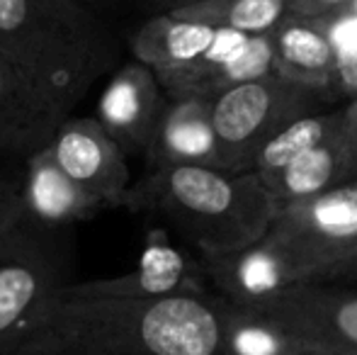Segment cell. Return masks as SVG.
Segmentation results:
<instances>
[{"label": "cell", "mask_w": 357, "mask_h": 355, "mask_svg": "<svg viewBox=\"0 0 357 355\" xmlns=\"http://www.w3.org/2000/svg\"><path fill=\"white\" fill-rule=\"evenodd\" d=\"M22 180L24 163L0 161V234L22 214Z\"/></svg>", "instance_id": "cell-20"}, {"label": "cell", "mask_w": 357, "mask_h": 355, "mask_svg": "<svg viewBox=\"0 0 357 355\" xmlns=\"http://www.w3.org/2000/svg\"><path fill=\"white\" fill-rule=\"evenodd\" d=\"M275 105L278 98L268 78L238 83L212 98V124L219 139L221 168L231 166L241 149L248 146V142L268 127Z\"/></svg>", "instance_id": "cell-15"}, {"label": "cell", "mask_w": 357, "mask_h": 355, "mask_svg": "<svg viewBox=\"0 0 357 355\" xmlns=\"http://www.w3.org/2000/svg\"><path fill=\"white\" fill-rule=\"evenodd\" d=\"M280 68L294 78H326L335 73L338 52L328 34L306 24H287L278 37Z\"/></svg>", "instance_id": "cell-17"}, {"label": "cell", "mask_w": 357, "mask_h": 355, "mask_svg": "<svg viewBox=\"0 0 357 355\" xmlns=\"http://www.w3.org/2000/svg\"><path fill=\"white\" fill-rule=\"evenodd\" d=\"M102 209H107V204L63 171L52 146H44L24 161L22 214L32 222L54 229H71Z\"/></svg>", "instance_id": "cell-11"}, {"label": "cell", "mask_w": 357, "mask_h": 355, "mask_svg": "<svg viewBox=\"0 0 357 355\" xmlns=\"http://www.w3.org/2000/svg\"><path fill=\"white\" fill-rule=\"evenodd\" d=\"M73 239L68 229H54L20 219L0 234V351L15 343L52 299L71 285Z\"/></svg>", "instance_id": "cell-4"}, {"label": "cell", "mask_w": 357, "mask_h": 355, "mask_svg": "<svg viewBox=\"0 0 357 355\" xmlns=\"http://www.w3.org/2000/svg\"><path fill=\"white\" fill-rule=\"evenodd\" d=\"M328 37L333 42L338 56L350 52H357V13L350 17H343L328 29Z\"/></svg>", "instance_id": "cell-21"}, {"label": "cell", "mask_w": 357, "mask_h": 355, "mask_svg": "<svg viewBox=\"0 0 357 355\" xmlns=\"http://www.w3.org/2000/svg\"><path fill=\"white\" fill-rule=\"evenodd\" d=\"M146 158L151 168L178 163L221 168L219 139L212 124V100L170 98Z\"/></svg>", "instance_id": "cell-13"}, {"label": "cell", "mask_w": 357, "mask_h": 355, "mask_svg": "<svg viewBox=\"0 0 357 355\" xmlns=\"http://www.w3.org/2000/svg\"><path fill=\"white\" fill-rule=\"evenodd\" d=\"M219 24L190 20L183 15H155L142 24L132 39L134 59L144 61L163 78L192 68L212 49Z\"/></svg>", "instance_id": "cell-14"}, {"label": "cell", "mask_w": 357, "mask_h": 355, "mask_svg": "<svg viewBox=\"0 0 357 355\" xmlns=\"http://www.w3.org/2000/svg\"><path fill=\"white\" fill-rule=\"evenodd\" d=\"M180 292H197L192 289V273L180 251L163 241V234L155 232L149 239L142 263L134 273L117 278L85 280L71 282L56 297L78 299H153Z\"/></svg>", "instance_id": "cell-12"}, {"label": "cell", "mask_w": 357, "mask_h": 355, "mask_svg": "<svg viewBox=\"0 0 357 355\" xmlns=\"http://www.w3.org/2000/svg\"><path fill=\"white\" fill-rule=\"evenodd\" d=\"M343 129H345V132H355L357 134V103L348 109V119L343 122Z\"/></svg>", "instance_id": "cell-24"}, {"label": "cell", "mask_w": 357, "mask_h": 355, "mask_svg": "<svg viewBox=\"0 0 357 355\" xmlns=\"http://www.w3.org/2000/svg\"><path fill=\"white\" fill-rule=\"evenodd\" d=\"M335 76L340 78V83H343L345 88H350V90L357 88V52H350V54L338 56Z\"/></svg>", "instance_id": "cell-22"}, {"label": "cell", "mask_w": 357, "mask_h": 355, "mask_svg": "<svg viewBox=\"0 0 357 355\" xmlns=\"http://www.w3.org/2000/svg\"><path fill=\"white\" fill-rule=\"evenodd\" d=\"M319 3H324V5H338V3H345V0H319Z\"/></svg>", "instance_id": "cell-28"}, {"label": "cell", "mask_w": 357, "mask_h": 355, "mask_svg": "<svg viewBox=\"0 0 357 355\" xmlns=\"http://www.w3.org/2000/svg\"><path fill=\"white\" fill-rule=\"evenodd\" d=\"M204 270L231 299L238 302V309L248 304L253 309L265 307L306 278L304 270L265 236L258 246L229 253H204Z\"/></svg>", "instance_id": "cell-9"}, {"label": "cell", "mask_w": 357, "mask_h": 355, "mask_svg": "<svg viewBox=\"0 0 357 355\" xmlns=\"http://www.w3.org/2000/svg\"><path fill=\"white\" fill-rule=\"evenodd\" d=\"M328 117H299L280 129L278 134H273L260 146L258 153V168L263 173V178H270L275 173L284 171L301 153L324 144L328 139Z\"/></svg>", "instance_id": "cell-19"}, {"label": "cell", "mask_w": 357, "mask_h": 355, "mask_svg": "<svg viewBox=\"0 0 357 355\" xmlns=\"http://www.w3.org/2000/svg\"><path fill=\"white\" fill-rule=\"evenodd\" d=\"M268 241L280 246L304 275L357 253V183L335 185L275 214Z\"/></svg>", "instance_id": "cell-5"}, {"label": "cell", "mask_w": 357, "mask_h": 355, "mask_svg": "<svg viewBox=\"0 0 357 355\" xmlns=\"http://www.w3.org/2000/svg\"><path fill=\"white\" fill-rule=\"evenodd\" d=\"M309 355H357V353H331V351H309Z\"/></svg>", "instance_id": "cell-26"}, {"label": "cell", "mask_w": 357, "mask_h": 355, "mask_svg": "<svg viewBox=\"0 0 357 355\" xmlns=\"http://www.w3.org/2000/svg\"><path fill=\"white\" fill-rule=\"evenodd\" d=\"M353 156H355V149L350 146L343 129H340V134L335 139L328 137L324 144L301 153L284 171L265 178L263 185L273 195L280 212L287 204L316 197V195L335 188L333 180L345 171V163Z\"/></svg>", "instance_id": "cell-16"}, {"label": "cell", "mask_w": 357, "mask_h": 355, "mask_svg": "<svg viewBox=\"0 0 357 355\" xmlns=\"http://www.w3.org/2000/svg\"><path fill=\"white\" fill-rule=\"evenodd\" d=\"M355 13H357V0H355Z\"/></svg>", "instance_id": "cell-29"}, {"label": "cell", "mask_w": 357, "mask_h": 355, "mask_svg": "<svg viewBox=\"0 0 357 355\" xmlns=\"http://www.w3.org/2000/svg\"><path fill=\"white\" fill-rule=\"evenodd\" d=\"M63 117L0 49V161L24 163L49 146Z\"/></svg>", "instance_id": "cell-8"}, {"label": "cell", "mask_w": 357, "mask_h": 355, "mask_svg": "<svg viewBox=\"0 0 357 355\" xmlns=\"http://www.w3.org/2000/svg\"><path fill=\"white\" fill-rule=\"evenodd\" d=\"M226 355H309V348L265 319L226 312Z\"/></svg>", "instance_id": "cell-18"}, {"label": "cell", "mask_w": 357, "mask_h": 355, "mask_svg": "<svg viewBox=\"0 0 357 355\" xmlns=\"http://www.w3.org/2000/svg\"><path fill=\"white\" fill-rule=\"evenodd\" d=\"M255 317L280 326L309 351L357 353V297L314 299L289 289L255 309Z\"/></svg>", "instance_id": "cell-10"}, {"label": "cell", "mask_w": 357, "mask_h": 355, "mask_svg": "<svg viewBox=\"0 0 357 355\" xmlns=\"http://www.w3.org/2000/svg\"><path fill=\"white\" fill-rule=\"evenodd\" d=\"M78 3H83V5H88L90 10H95L98 13V5L102 3V0H78Z\"/></svg>", "instance_id": "cell-25"}, {"label": "cell", "mask_w": 357, "mask_h": 355, "mask_svg": "<svg viewBox=\"0 0 357 355\" xmlns=\"http://www.w3.org/2000/svg\"><path fill=\"white\" fill-rule=\"evenodd\" d=\"M151 66L134 59L112 73L98 103V119L127 156L146 153L168 103Z\"/></svg>", "instance_id": "cell-7"}, {"label": "cell", "mask_w": 357, "mask_h": 355, "mask_svg": "<svg viewBox=\"0 0 357 355\" xmlns=\"http://www.w3.org/2000/svg\"><path fill=\"white\" fill-rule=\"evenodd\" d=\"M0 49L63 119L117 61L112 32L78 0H0Z\"/></svg>", "instance_id": "cell-2"}, {"label": "cell", "mask_w": 357, "mask_h": 355, "mask_svg": "<svg viewBox=\"0 0 357 355\" xmlns=\"http://www.w3.org/2000/svg\"><path fill=\"white\" fill-rule=\"evenodd\" d=\"M0 355H27V353H20V351H13V348H5V351H0Z\"/></svg>", "instance_id": "cell-27"}, {"label": "cell", "mask_w": 357, "mask_h": 355, "mask_svg": "<svg viewBox=\"0 0 357 355\" xmlns=\"http://www.w3.org/2000/svg\"><path fill=\"white\" fill-rule=\"evenodd\" d=\"M8 348L27 355H226V312L199 292L54 297Z\"/></svg>", "instance_id": "cell-1"}, {"label": "cell", "mask_w": 357, "mask_h": 355, "mask_svg": "<svg viewBox=\"0 0 357 355\" xmlns=\"http://www.w3.org/2000/svg\"><path fill=\"white\" fill-rule=\"evenodd\" d=\"M158 15H170V13H180V10L188 8H197V5H207V3H216V0H149Z\"/></svg>", "instance_id": "cell-23"}, {"label": "cell", "mask_w": 357, "mask_h": 355, "mask_svg": "<svg viewBox=\"0 0 357 355\" xmlns=\"http://www.w3.org/2000/svg\"><path fill=\"white\" fill-rule=\"evenodd\" d=\"M52 151L75 183L109 207L127 202L129 163L127 153L109 137L98 117H66L52 139Z\"/></svg>", "instance_id": "cell-6"}, {"label": "cell", "mask_w": 357, "mask_h": 355, "mask_svg": "<svg viewBox=\"0 0 357 355\" xmlns=\"http://www.w3.org/2000/svg\"><path fill=\"white\" fill-rule=\"evenodd\" d=\"M134 212L160 214L192 239L202 253H229L260 239L278 214L273 195L258 178L229 176L216 166L151 168L127 195Z\"/></svg>", "instance_id": "cell-3"}]
</instances>
